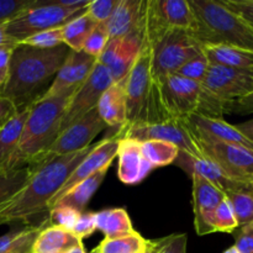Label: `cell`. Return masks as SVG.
Wrapping results in <instances>:
<instances>
[{"instance_id":"obj_1","label":"cell","mask_w":253,"mask_h":253,"mask_svg":"<svg viewBox=\"0 0 253 253\" xmlns=\"http://www.w3.org/2000/svg\"><path fill=\"white\" fill-rule=\"evenodd\" d=\"M69 52L64 43L46 49L17 44L11 52L9 78L1 98L16 110L31 106L46 93Z\"/></svg>"},{"instance_id":"obj_2","label":"cell","mask_w":253,"mask_h":253,"mask_svg":"<svg viewBox=\"0 0 253 253\" xmlns=\"http://www.w3.org/2000/svg\"><path fill=\"white\" fill-rule=\"evenodd\" d=\"M93 147L94 145H90L76 153L58 156L31 168V175L26 184L0 204V225L25 221L48 209L49 202Z\"/></svg>"},{"instance_id":"obj_3","label":"cell","mask_w":253,"mask_h":253,"mask_svg":"<svg viewBox=\"0 0 253 253\" xmlns=\"http://www.w3.org/2000/svg\"><path fill=\"white\" fill-rule=\"evenodd\" d=\"M77 90L71 89L56 98L40 99L32 104L7 169L34 168L41 162L61 132L66 108Z\"/></svg>"},{"instance_id":"obj_4","label":"cell","mask_w":253,"mask_h":253,"mask_svg":"<svg viewBox=\"0 0 253 253\" xmlns=\"http://www.w3.org/2000/svg\"><path fill=\"white\" fill-rule=\"evenodd\" d=\"M126 123L123 127L136 124L169 121L160 95V88L152 74L151 43L145 37L141 51L125 79Z\"/></svg>"},{"instance_id":"obj_5","label":"cell","mask_w":253,"mask_h":253,"mask_svg":"<svg viewBox=\"0 0 253 253\" xmlns=\"http://www.w3.org/2000/svg\"><path fill=\"white\" fill-rule=\"evenodd\" d=\"M195 25L190 34L202 46L229 44L253 52V30L219 0H188Z\"/></svg>"},{"instance_id":"obj_6","label":"cell","mask_w":253,"mask_h":253,"mask_svg":"<svg viewBox=\"0 0 253 253\" xmlns=\"http://www.w3.org/2000/svg\"><path fill=\"white\" fill-rule=\"evenodd\" d=\"M162 105L170 120H185L193 114L221 119L225 105L210 95L202 83L178 74H169L158 82Z\"/></svg>"},{"instance_id":"obj_7","label":"cell","mask_w":253,"mask_h":253,"mask_svg":"<svg viewBox=\"0 0 253 253\" xmlns=\"http://www.w3.org/2000/svg\"><path fill=\"white\" fill-rule=\"evenodd\" d=\"M145 37L151 43L152 74L157 83L203 53V46L188 31L172 30L156 36L145 34Z\"/></svg>"},{"instance_id":"obj_8","label":"cell","mask_w":253,"mask_h":253,"mask_svg":"<svg viewBox=\"0 0 253 253\" xmlns=\"http://www.w3.org/2000/svg\"><path fill=\"white\" fill-rule=\"evenodd\" d=\"M84 11L85 9L72 10L62 7L54 0H40L35 6L7 21L6 32L17 43H21L32 35L63 26Z\"/></svg>"},{"instance_id":"obj_9","label":"cell","mask_w":253,"mask_h":253,"mask_svg":"<svg viewBox=\"0 0 253 253\" xmlns=\"http://www.w3.org/2000/svg\"><path fill=\"white\" fill-rule=\"evenodd\" d=\"M118 140H128L145 142V141L158 140L173 143L177 146L179 152L194 158L204 157L197 142L192 128L185 120H169L156 124H136V125L120 127L119 132L114 136Z\"/></svg>"},{"instance_id":"obj_10","label":"cell","mask_w":253,"mask_h":253,"mask_svg":"<svg viewBox=\"0 0 253 253\" xmlns=\"http://www.w3.org/2000/svg\"><path fill=\"white\" fill-rule=\"evenodd\" d=\"M194 25L188 0H147L145 32L150 36L172 30L192 32Z\"/></svg>"},{"instance_id":"obj_11","label":"cell","mask_w":253,"mask_h":253,"mask_svg":"<svg viewBox=\"0 0 253 253\" xmlns=\"http://www.w3.org/2000/svg\"><path fill=\"white\" fill-rule=\"evenodd\" d=\"M202 84L210 95L226 105L253 93V69L209 64Z\"/></svg>"},{"instance_id":"obj_12","label":"cell","mask_w":253,"mask_h":253,"mask_svg":"<svg viewBox=\"0 0 253 253\" xmlns=\"http://www.w3.org/2000/svg\"><path fill=\"white\" fill-rule=\"evenodd\" d=\"M197 142L203 155L216 163L230 178L252 185L253 151L244 146L217 141L197 138Z\"/></svg>"},{"instance_id":"obj_13","label":"cell","mask_w":253,"mask_h":253,"mask_svg":"<svg viewBox=\"0 0 253 253\" xmlns=\"http://www.w3.org/2000/svg\"><path fill=\"white\" fill-rule=\"evenodd\" d=\"M106 127L108 125L101 120L96 108L93 109L59 133L37 166L58 156L71 155L89 147L91 141Z\"/></svg>"},{"instance_id":"obj_14","label":"cell","mask_w":253,"mask_h":253,"mask_svg":"<svg viewBox=\"0 0 253 253\" xmlns=\"http://www.w3.org/2000/svg\"><path fill=\"white\" fill-rule=\"evenodd\" d=\"M114 83L110 71L96 61L93 71L86 81L78 88L66 108L61 125V132L69 125L78 121L84 115L98 106L101 95ZM59 132V133H61Z\"/></svg>"},{"instance_id":"obj_15","label":"cell","mask_w":253,"mask_h":253,"mask_svg":"<svg viewBox=\"0 0 253 253\" xmlns=\"http://www.w3.org/2000/svg\"><path fill=\"white\" fill-rule=\"evenodd\" d=\"M142 32L128 35L123 39L109 40L105 48L96 61L110 71L114 82H121L127 77L143 42Z\"/></svg>"},{"instance_id":"obj_16","label":"cell","mask_w":253,"mask_h":253,"mask_svg":"<svg viewBox=\"0 0 253 253\" xmlns=\"http://www.w3.org/2000/svg\"><path fill=\"white\" fill-rule=\"evenodd\" d=\"M119 150V140L115 137H108L101 140L100 142H98L96 145H94V147L91 148L90 152L85 156L83 161L77 166L76 169L71 173L67 180L64 182L63 187L59 189V192L57 193L53 197V199L49 202L48 204V210L66 194L67 192L72 189V188L76 187L77 184H79L81 182L85 180L86 178H89L90 175H93L94 173L100 170L101 168L110 167L111 163H113L114 158L118 155Z\"/></svg>"},{"instance_id":"obj_17","label":"cell","mask_w":253,"mask_h":253,"mask_svg":"<svg viewBox=\"0 0 253 253\" xmlns=\"http://www.w3.org/2000/svg\"><path fill=\"white\" fill-rule=\"evenodd\" d=\"M95 63L96 58L94 57L84 53L83 51L76 52L71 49L49 88L40 99L56 98L71 89L79 88L91 73Z\"/></svg>"},{"instance_id":"obj_18","label":"cell","mask_w":253,"mask_h":253,"mask_svg":"<svg viewBox=\"0 0 253 253\" xmlns=\"http://www.w3.org/2000/svg\"><path fill=\"white\" fill-rule=\"evenodd\" d=\"M185 123L192 128L193 133L200 140L217 141V142L240 145L253 151V142L247 138L236 125L226 123L222 119L209 118V116L193 114L185 119Z\"/></svg>"},{"instance_id":"obj_19","label":"cell","mask_w":253,"mask_h":253,"mask_svg":"<svg viewBox=\"0 0 253 253\" xmlns=\"http://www.w3.org/2000/svg\"><path fill=\"white\" fill-rule=\"evenodd\" d=\"M193 179V208H194V226L197 234H212V230L208 225V219L217 208V205L226 199L224 190L217 188L212 183L208 182L198 174L192 175Z\"/></svg>"},{"instance_id":"obj_20","label":"cell","mask_w":253,"mask_h":253,"mask_svg":"<svg viewBox=\"0 0 253 253\" xmlns=\"http://www.w3.org/2000/svg\"><path fill=\"white\" fill-rule=\"evenodd\" d=\"M146 5L147 0H119L118 6L106 22L109 40L142 32L146 24Z\"/></svg>"},{"instance_id":"obj_21","label":"cell","mask_w":253,"mask_h":253,"mask_svg":"<svg viewBox=\"0 0 253 253\" xmlns=\"http://www.w3.org/2000/svg\"><path fill=\"white\" fill-rule=\"evenodd\" d=\"M119 179L128 185L142 182L155 168L145 160L141 152V143L137 141L121 138L119 140Z\"/></svg>"},{"instance_id":"obj_22","label":"cell","mask_w":253,"mask_h":253,"mask_svg":"<svg viewBox=\"0 0 253 253\" xmlns=\"http://www.w3.org/2000/svg\"><path fill=\"white\" fill-rule=\"evenodd\" d=\"M178 157L182 158L180 165L183 166L185 170L190 173V175L198 174L207 179L208 182L212 183L220 188L221 190L226 192H242V190H253L252 185L245 184V183L237 182L230 178L219 166L208 157L202 158H194L190 156L184 155V153L179 152Z\"/></svg>"},{"instance_id":"obj_23","label":"cell","mask_w":253,"mask_h":253,"mask_svg":"<svg viewBox=\"0 0 253 253\" xmlns=\"http://www.w3.org/2000/svg\"><path fill=\"white\" fill-rule=\"evenodd\" d=\"M126 79V78H125ZM125 79L114 82L99 100L96 110L108 127H123L126 123Z\"/></svg>"},{"instance_id":"obj_24","label":"cell","mask_w":253,"mask_h":253,"mask_svg":"<svg viewBox=\"0 0 253 253\" xmlns=\"http://www.w3.org/2000/svg\"><path fill=\"white\" fill-rule=\"evenodd\" d=\"M30 108L17 110L0 126V170L7 169L10 160L19 145L20 136L29 116Z\"/></svg>"},{"instance_id":"obj_25","label":"cell","mask_w":253,"mask_h":253,"mask_svg":"<svg viewBox=\"0 0 253 253\" xmlns=\"http://www.w3.org/2000/svg\"><path fill=\"white\" fill-rule=\"evenodd\" d=\"M203 54L209 64L237 69H253V52L229 44L203 46Z\"/></svg>"},{"instance_id":"obj_26","label":"cell","mask_w":253,"mask_h":253,"mask_svg":"<svg viewBox=\"0 0 253 253\" xmlns=\"http://www.w3.org/2000/svg\"><path fill=\"white\" fill-rule=\"evenodd\" d=\"M83 244L72 231L48 225L44 226L35 240L31 253H64Z\"/></svg>"},{"instance_id":"obj_27","label":"cell","mask_w":253,"mask_h":253,"mask_svg":"<svg viewBox=\"0 0 253 253\" xmlns=\"http://www.w3.org/2000/svg\"><path fill=\"white\" fill-rule=\"evenodd\" d=\"M108 170L109 167L101 168L100 170L95 172L93 175L86 178L85 180L77 184L69 192H67L53 207H56V205H63V207H69L72 209L77 210V211L83 212L85 210V207L88 205V203L90 202L91 197L95 194V192L99 189L101 183H103Z\"/></svg>"},{"instance_id":"obj_28","label":"cell","mask_w":253,"mask_h":253,"mask_svg":"<svg viewBox=\"0 0 253 253\" xmlns=\"http://www.w3.org/2000/svg\"><path fill=\"white\" fill-rule=\"evenodd\" d=\"M96 230L101 231L105 239L113 240L135 234L127 211L123 208L106 209L95 212Z\"/></svg>"},{"instance_id":"obj_29","label":"cell","mask_w":253,"mask_h":253,"mask_svg":"<svg viewBox=\"0 0 253 253\" xmlns=\"http://www.w3.org/2000/svg\"><path fill=\"white\" fill-rule=\"evenodd\" d=\"M96 25L98 24L91 19V16L85 10L83 14L78 15L62 26L63 43L68 46L72 51L81 52L86 39L90 36Z\"/></svg>"},{"instance_id":"obj_30","label":"cell","mask_w":253,"mask_h":253,"mask_svg":"<svg viewBox=\"0 0 253 253\" xmlns=\"http://www.w3.org/2000/svg\"><path fill=\"white\" fill-rule=\"evenodd\" d=\"M141 152H142L145 160L153 168L170 165V163L175 162L179 156V150L177 146L158 140L141 142Z\"/></svg>"},{"instance_id":"obj_31","label":"cell","mask_w":253,"mask_h":253,"mask_svg":"<svg viewBox=\"0 0 253 253\" xmlns=\"http://www.w3.org/2000/svg\"><path fill=\"white\" fill-rule=\"evenodd\" d=\"M147 240L143 239L137 231L132 235L119 239H104L95 249L96 253H137L145 251Z\"/></svg>"},{"instance_id":"obj_32","label":"cell","mask_w":253,"mask_h":253,"mask_svg":"<svg viewBox=\"0 0 253 253\" xmlns=\"http://www.w3.org/2000/svg\"><path fill=\"white\" fill-rule=\"evenodd\" d=\"M31 172L29 167L0 170V204L10 199L26 184Z\"/></svg>"},{"instance_id":"obj_33","label":"cell","mask_w":253,"mask_h":253,"mask_svg":"<svg viewBox=\"0 0 253 253\" xmlns=\"http://www.w3.org/2000/svg\"><path fill=\"white\" fill-rule=\"evenodd\" d=\"M225 195L234 210L239 227L253 222V190L226 192Z\"/></svg>"},{"instance_id":"obj_34","label":"cell","mask_w":253,"mask_h":253,"mask_svg":"<svg viewBox=\"0 0 253 253\" xmlns=\"http://www.w3.org/2000/svg\"><path fill=\"white\" fill-rule=\"evenodd\" d=\"M208 225L212 230V232H227V234H231L235 230L239 229L234 210H232L231 205L227 202V199L220 203L216 209L211 212V215L208 219Z\"/></svg>"},{"instance_id":"obj_35","label":"cell","mask_w":253,"mask_h":253,"mask_svg":"<svg viewBox=\"0 0 253 253\" xmlns=\"http://www.w3.org/2000/svg\"><path fill=\"white\" fill-rule=\"evenodd\" d=\"M21 44L36 47V48H53L63 44V35H62V26L56 29L46 30V31L39 32L32 35L29 39L24 40Z\"/></svg>"},{"instance_id":"obj_36","label":"cell","mask_w":253,"mask_h":253,"mask_svg":"<svg viewBox=\"0 0 253 253\" xmlns=\"http://www.w3.org/2000/svg\"><path fill=\"white\" fill-rule=\"evenodd\" d=\"M109 42V31L106 22H101L95 26L90 36L86 39L85 43H84L83 49L82 51L84 53L89 54V56L98 58L101 54V52L105 48L106 43Z\"/></svg>"},{"instance_id":"obj_37","label":"cell","mask_w":253,"mask_h":253,"mask_svg":"<svg viewBox=\"0 0 253 253\" xmlns=\"http://www.w3.org/2000/svg\"><path fill=\"white\" fill-rule=\"evenodd\" d=\"M82 212L72 209L69 207H63V205H56L52 209H49V225L61 227V229L72 231L78 220L79 215Z\"/></svg>"},{"instance_id":"obj_38","label":"cell","mask_w":253,"mask_h":253,"mask_svg":"<svg viewBox=\"0 0 253 253\" xmlns=\"http://www.w3.org/2000/svg\"><path fill=\"white\" fill-rule=\"evenodd\" d=\"M208 68H209V62L205 58L204 54L202 53L200 56L195 57V58L187 62V63L183 67H180L174 74L184 77V78L190 79V81L198 82V83H203Z\"/></svg>"},{"instance_id":"obj_39","label":"cell","mask_w":253,"mask_h":253,"mask_svg":"<svg viewBox=\"0 0 253 253\" xmlns=\"http://www.w3.org/2000/svg\"><path fill=\"white\" fill-rule=\"evenodd\" d=\"M40 0H0V22H7L25 10L35 6Z\"/></svg>"},{"instance_id":"obj_40","label":"cell","mask_w":253,"mask_h":253,"mask_svg":"<svg viewBox=\"0 0 253 253\" xmlns=\"http://www.w3.org/2000/svg\"><path fill=\"white\" fill-rule=\"evenodd\" d=\"M118 4L119 0H94L85 10L96 24H101L109 21Z\"/></svg>"},{"instance_id":"obj_41","label":"cell","mask_w":253,"mask_h":253,"mask_svg":"<svg viewBox=\"0 0 253 253\" xmlns=\"http://www.w3.org/2000/svg\"><path fill=\"white\" fill-rule=\"evenodd\" d=\"M43 227L44 225L42 224L39 225V226L24 229L22 234L17 237V240L12 244V246L4 253H31L35 240L37 239V236H39V234Z\"/></svg>"},{"instance_id":"obj_42","label":"cell","mask_w":253,"mask_h":253,"mask_svg":"<svg viewBox=\"0 0 253 253\" xmlns=\"http://www.w3.org/2000/svg\"><path fill=\"white\" fill-rule=\"evenodd\" d=\"M158 253H187L188 236L185 234L170 235L156 240Z\"/></svg>"},{"instance_id":"obj_43","label":"cell","mask_w":253,"mask_h":253,"mask_svg":"<svg viewBox=\"0 0 253 253\" xmlns=\"http://www.w3.org/2000/svg\"><path fill=\"white\" fill-rule=\"evenodd\" d=\"M95 230V212L83 211L79 215L78 220H77L72 232H73L79 240H83L85 239V237H89L90 235H93Z\"/></svg>"},{"instance_id":"obj_44","label":"cell","mask_w":253,"mask_h":253,"mask_svg":"<svg viewBox=\"0 0 253 253\" xmlns=\"http://www.w3.org/2000/svg\"><path fill=\"white\" fill-rule=\"evenodd\" d=\"M222 1L253 30V0H222Z\"/></svg>"},{"instance_id":"obj_45","label":"cell","mask_w":253,"mask_h":253,"mask_svg":"<svg viewBox=\"0 0 253 253\" xmlns=\"http://www.w3.org/2000/svg\"><path fill=\"white\" fill-rule=\"evenodd\" d=\"M239 229L234 246L240 253H253V222Z\"/></svg>"},{"instance_id":"obj_46","label":"cell","mask_w":253,"mask_h":253,"mask_svg":"<svg viewBox=\"0 0 253 253\" xmlns=\"http://www.w3.org/2000/svg\"><path fill=\"white\" fill-rule=\"evenodd\" d=\"M225 113L240 114V115H247L253 113V93L251 95L242 98L240 100L232 101L225 105Z\"/></svg>"},{"instance_id":"obj_47","label":"cell","mask_w":253,"mask_h":253,"mask_svg":"<svg viewBox=\"0 0 253 253\" xmlns=\"http://www.w3.org/2000/svg\"><path fill=\"white\" fill-rule=\"evenodd\" d=\"M12 49L14 48L0 49V96L4 93V89L7 83V78H9L10 58H11Z\"/></svg>"},{"instance_id":"obj_48","label":"cell","mask_w":253,"mask_h":253,"mask_svg":"<svg viewBox=\"0 0 253 253\" xmlns=\"http://www.w3.org/2000/svg\"><path fill=\"white\" fill-rule=\"evenodd\" d=\"M22 231H24V229L22 230H11V231L7 232V234L0 236V253L6 252L7 250L12 246V244L16 241L17 237L22 234Z\"/></svg>"},{"instance_id":"obj_49","label":"cell","mask_w":253,"mask_h":253,"mask_svg":"<svg viewBox=\"0 0 253 253\" xmlns=\"http://www.w3.org/2000/svg\"><path fill=\"white\" fill-rule=\"evenodd\" d=\"M16 111L17 110L15 109V106L12 105L9 100H6V99L0 96V126H1L10 116L14 115Z\"/></svg>"},{"instance_id":"obj_50","label":"cell","mask_w":253,"mask_h":253,"mask_svg":"<svg viewBox=\"0 0 253 253\" xmlns=\"http://www.w3.org/2000/svg\"><path fill=\"white\" fill-rule=\"evenodd\" d=\"M17 44L19 43L7 35L6 22H0V49L15 48Z\"/></svg>"},{"instance_id":"obj_51","label":"cell","mask_w":253,"mask_h":253,"mask_svg":"<svg viewBox=\"0 0 253 253\" xmlns=\"http://www.w3.org/2000/svg\"><path fill=\"white\" fill-rule=\"evenodd\" d=\"M236 127L253 142V119L249 121H245L242 124H239V125H236Z\"/></svg>"},{"instance_id":"obj_52","label":"cell","mask_w":253,"mask_h":253,"mask_svg":"<svg viewBox=\"0 0 253 253\" xmlns=\"http://www.w3.org/2000/svg\"><path fill=\"white\" fill-rule=\"evenodd\" d=\"M142 253H158L157 242H156V240H147L146 249Z\"/></svg>"},{"instance_id":"obj_53","label":"cell","mask_w":253,"mask_h":253,"mask_svg":"<svg viewBox=\"0 0 253 253\" xmlns=\"http://www.w3.org/2000/svg\"><path fill=\"white\" fill-rule=\"evenodd\" d=\"M64 253H86V251L84 250L83 244H81V245H78V246L73 247V249L68 250V251L64 252Z\"/></svg>"},{"instance_id":"obj_54","label":"cell","mask_w":253,"mask_h":253,"mask_svg":"<svg viewBox=\"0 0 253 253\" xmlns=\"http://www.w3.org/2000/svg\"><path fill=\"white\" fill-rule=\"evenodd\" d=\"M222 253H240V252L237 251L236 247H235V246H231V247H229V249H227L226 251H224Z\"/></svg>"},{"instance_id":"obj_55","label":"cell","mask_w":253,"mask_h":253,"mask_svg":"<svg viewBox=\"0 0 253 253\" xmlns=\"http://www.w3.org/2000/svg\"><path fill=\"white\" fill-rule=\"evenodd\" d=\"M90 253H96V252H94V251H91V252H90Z\"/></svg>"},{"instance_id":"obj_56","label":"cell","mask_w":253,"mask_h":253,"mask_svg":"<svg viewBox=\"0 0 253 253\" xmlns=\"http://www.w3.org/2000/svg\"><path fill=\"white\" fill-rule=\"evenodd\" d=\"M143 252V251H142ZM142 252H137V253H142Z\"/></svg>"},{"instance_id":"obj_57","label":"cell","mask_w":253,"mask_h":253,"mask_svg":"<svg viewBox=\"0 0 253 253\" xmlns=\"http://www.w3.org/2000/svg\"><path fill=\"white\" fill-rule=\"evenodd\" d=\"M252 188H253V182H252Z\"/></svg>"}]
</instances>
